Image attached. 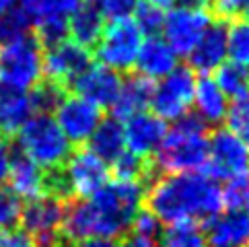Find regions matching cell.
<instances>
[{
  "label": "cell",
  "instance_id": "6da1fadb",
  "mask_svg": "<svg viewBox=\"0 0 249 247\" xmlns=\"http://www.w3.org/2000/svg\"><path fill=\"white\" fill-rule=\"evenodd\" d=\"M144 181L111 179L91 198L66 204L62 233L72 241L115 239L126 235L144 200Z\"/></svg>",
  "mask_w": 249,
  "mask_h": 247
},
{
  "label": "cell",
  "instance_id": "7a4b0ae2",
  "mask_svg": "<svg viewBox=\"0 0 249 247\" xmlns=\"http://www.w3.org/2000/svg\"><path fill=\"white\" fill-rule=\"evenodd\" d=\"M146 210L161 223H208L222 210V188L200 171L169 173L155 179L144 196Z\"/></svg>",
  "mask_w": 249,
  "mask_h": 247
},
{
  "label": "cell",
  "instance_id": "3957f363",
  "mask_svg": "<svg viewBox=\"0 0 249 247\" xmlns=\"http://www.w3.org/2000/svg\"><path fill=\"white\" fill-rule=\"evenodd\" d=\"M208 159V132L206 124L198 116H183L167 128L161 146L155 153V171L167 173H194L204 169Z\"/></svg>",
  "mask_w": 249,
  "mask_h": 247
},
{
  "label": "cell",
  "instance_id": "277c9868",
  "mask_svg": "<svg viewBox=\"0 0 249 247\" xmlns=\"http://www.w3.org/2000/svg\"><path fill=\"white\" fill-rule=\"evenodd\" d=\"M17 142L39 169L62 167L72 153V144L68 142L64 132L52 116L29 118L19 130Z\"/></svg>",
  "mask_w": 249,
  "mask_h": 247
},
{
  "label": "cell",
  "instance_id": "5b68a950",
  "mask_svg": "<svg viewBox=\"0 0 249 247\" xmlns=\"http://www.w3.org/2000/svg\"><path fill=\"white\" fill-rule=\"evenodd\" d=\"M142 46V33L132 17H118L103 27L99 41L95 43V56L99 64L115 72H126L136 66Z\"/></svg>",
  "mask_w": 249,
  "mask_h": 247
},
{
  "label": "cell",
  "instance_id": "8992f818",
  "mask_svg": "<svg viewBox=\"0 0 249 247\" xmlns=\"http://www.w3.org/2000/svg\"><path fill=\"white\" fill-rule=\"evenodd\" d=\"M212 179H249V144L229 128L214 130L208 136V159L202 169Z\"/></svg>",
  "mask_w": 249,
  "mask_h": 247
},
{
  "label": "cell",
  "instance_id": "52a82bcc",
  "mask_svg": "<svg viewBox=\"0 0 249 247\" xmlns=\"http://www.w3.org/2000/svg\"><path fill=\"white\" fill-rule=\"evenodd\" d=\"M41 46L37 37L29 33L27 37L0 50V78L6 85L27 91L41 78Z\"/></svg>",
  "mask_w": 249,
  "mask_h": 247
},
{
  "label": "cell",
  "instance_id": "ba28073f",
  "mask_svg": "<svg viewBox=\"0 0 249 247\" xmlns=\"http://www.w3.org/2000/svg\"><path fill=\"white\" fill-rule=\"evenodd\" d=\"M194 87L196 76L190 66H177L171 74L161 78L159 87L153 91V113L163 122L181 120L188 116V111L194 103Z\"/></svg>",
  "mask_w": 249,
  "mask_h": 247
},
{
  "label": "cell",
  "instance_id": "9c48e42d",
  "mask_svg": "<svg viewBox=\"0 0 249 247\" xmlns=\"http://www.w3.org/2000/svg\"><path fill=\"white\" fill-rule=\"evenodd\" d=\"M210 13L206 8H185L173 6L165 15L163 35L165 43L175 52V56H190L194 46L210 27Z\"/></svg>",
  "mask_w": 249,
  "mask_h": 247
},
{
  "label": "cell",
  "instance_id": "30bf717a",
  "mask_svg": "<svg viewBox=\"0 0 249 247\" xmlns=\"http://www.w3.org/2000/svg\"><path fill=\"white\" fill-rule=\"evenodd\" d=\"M66 181L72 198H91L109 181V167L89 148H76L64 163Z\"/></svg>",
  "mask_w": 249,
  "mask_h": 247
},
{
  "label": "cell",
  "instance_id": "8fae6325",
  "mask_svg": "<svg viewBox=\"0 0 249 247\" xmlns=\"http://www.w3.org/2000/svg\"><path fill=\"white\" fill-rule=\"evenodd\" d=\"M91 64V54L89 50L78 46L76 41H60L56 46L48 48V52L43 54L41 62V74L48 81H54L62 85L64 89H68L70 83L89 68Z\"/></svg>",
  "mask_w": 249,
  "mask_h": 247
},
{
  "label": "cell",
  "instance_id": "7c38bea8",
  "mask_svg": "<svg viewBox=\"0 0 249 247\" xmlns=\"http://www.w3.org/2000/svg\"><path fill=\"white\" fill-rule=\"evenodd\" d=\"M66 204L68 202H62L50 196H39L35 200H29L21 208V216H19L23 231L33 241L58 235L62 231V223H64Z\"/></svg>",
  "mask_w": 249,
  "mask_h": 247
},
{
  "label": "cell",
  "instance_id": "4fadbf2b",
  "mask_svg": "<svg viewBox=\"0 0 249 247\" xmlns=\"http://www.w3.org/2000/svg\"><path fill=\"white\" fill-rule=\"evenodd\" d=\"M56 122L70 144H85L101 124V109L76 95H66L56 109Z\"/></svg>",
  "mask_w": 249,
  "mask_h": 247
},
{
  "label": "cell",
  "instance_id": "5bb4252c",
  "mask_svg": "<svg viewBox=\"0 0 249 247\" xmlns=\"http://www.w3.org/2000/svg\"><path fill=\"white\" fill-rule=\"evenodd\" d=\"M70 87L74 89L76 97L97 105V107H111L115 97L120 93L122 78L115 70L103 64H89L87 70L78 74Z\"/></svg>",
  "mask_w": 249,
  "mask_h": 247
},
{
  "label": "cell",
  "instance_id": "9a60e30c",
  "mask_svg": "<svg viewBox=\"0 0 249 247\" xmlns=\"http://www.w3.org/2000/svg\"><path fill=\"white\" fill-rule=\"evenodd\" d=\"M165 134H167V124L148 111L136 113V116H132L124 124L126 151L140 159H146L153 153H157Z\"/></svg>",
  "mask_w": 249,
  "mask_h": 247
},
{
  "label": "cell",
  "instance_id": "2e32d148",
  "mask_svg": "<svg viewBox=\"0 0 249 247\" xmlns=\"http://www.w3.org/2000/svg\"><path fill=\"white\" fill-rule=\"evenodd\" d=\"M41 169L23 153L17 140H8V190L19 198L35 200L41 196Z\"/></svg>",
  "mask_w": 249,
  "mask_h": 247
},
{
  "label": "cell",
  "instance_id": "e0dca14e",
  "mask_svg": "<svg viewBox=\"0 0 249 247\" xmlns=\"http://www.w3.org/2000/svg\"><path fill=\"white\" fill-rule=\"evenodd\" d=\"M206 247H249V216L241 210H227L206 223Z\"/></svg>",
  "mask_w": 249,
  "mask_h": 247
},
{
  "label": "cell",
  "instance_id": "ac0fdd59",
  "mask_svg": "<svg viewBox=\"0 0 249 247\" xmlns=\"http://www.w3.org/2000/svg\"><path fill=\"white\" fill-rule=\"evenodd\" d=\"M190 68L198 70L202 74L214 72V70L225 64L227 58V25L225 21L210 23V27L204 31L200 41L190 52Z\"/></svg>",
  "mask_w": 249,
  "mask_h": 247
},
{
  "label": "cell",
  "instance_id": "d6986e66",
  "mask_svg": "<svg viewBox=\"0 0 249 247\" xmlns=\"http://www.w3.org/2000/svg\"><path fill=\"white\" fill-rule=\"evenodd\" d=\"M155 83L144 78L142 74H130L126 81L122 83L120 93L111 103V118L126 122L136 113L146 111L153 99Z\"/></svg>",
  "mask_w": 249,
  "mask_h": 247
},
{
  "label": "cell",
  "instance_id": "ffe728a7",
  "mask_svg": "<svg viewBox=\"0 0 249 247\" xmlns=\"http://www.w3.org/2000/svg\"><path fill=\"white\" fill-rule=\"evenodd\" d=\"M136 66L140 74L148 81H161L167 74H171L177 68V56L175 52L165 43L163 37L153 35V37L142 39V46L136 58Z\"/></svg>",
  "mask_w": 249,
  "mask_h": 247
},
{
  "label": "cell",
  "instance_id": "44dd1931",
  "mask_svg": "<svg viewBox=\"0 0 249 247\" xmlns=\"http://www.w3.org/2000/svg\"><path fill=\"white\" fill-rule=\"evenodd\" d=\"M31 118L27 91L0 81V136L11 138L19 134L23 124Z\"/></svg>",
  "mask_w": 249,
  "mask_h": 247
},
{
  "label": "cell",
  "instance_id": "7402d4cb",
  "mask_svg": "<svg viewBox=\"0 0 249 247\" xmlns=\"http://www.w3.org/2000/svg\"><path fill=\"white\" fill-rule=\"evenodd\" d=\"M194 103H196V116H198L204 124H220L227 118L229 103L227 97L218 89L214 78L208 74H202L196 78L194 87Z\"/></svg>",
  "mask_w": 249,
  "mask_h": 247
},
{
  "label": "cell",
  "instance_id": "603a6c76",
  "mask_svg": "<svg viewBox=\"0 0 249 247\" xmlns=\"http://www.w3.org/2000/svg\"><path fill=\"white\" fill-rule=\"evenodd\" d=\"M105 17L97 8L95 0H85L78 4V8L68 19V33L74 37V41L83 48H95L99 41L103 27H105Z\"/></svg>",
  "mask_w": 249,
  "mask_h": 247
},
{
  "label": "cell",
  "instance_id": "cb8c5ba5",
  "mask_svg": "<svg viewBox=\"0 0 249 247\" xmlns=\"http://www.w3.org/2000/svg\"><path fill=\"white\" fill-rule=\"evenodd\" d=\"M89 151H93L105 163H113L124 151H126V140H124V124L115 118L101 120V124L89 138Z\"/></svg>",
  "mask_w": 249,
  "mask_h": 247
},
{
  "label": "cell",
  "instance_id": "d4e9b609",
  "mask_svg": "<svg viewBox=\"0 0 249 247\" xmlns=\"http://www.w3.org/2000/svg\"><path fill=\"white\" fill-rule=\"evenodd\" d=\"M66 95L68 89H64L62 85L48 81V78H39V83L33 85L31 91L27 93L31 113H35V116H52V113H56Z\"/></svg>",
  "mask_w": 249,
  "mask_h": 247
},
{
  "label": "cell",
  "instance_id": "484cf974",
  "mask_svg": "<svg viewBox=\"0 0 249 247\" xmlns=\"http://www.w3.org/2000/svg\"><path fill=\"white\" fill-rule=\"evenodd\" d=\"M78 4H81V0H21V8L29 17L31 25L56 19V17L70 19Z\"/></svg>",
  "mask_w": 249,
  "mask_h": 247
},
{
  "label": "cell",
  "instance_id": "4316f807",
  "mask_svg": "<svg viewBox=\"0 0 249 247\" xmlns=\"http://www.w3.org/2000/svg\"><path fill=\"white\" fill-rule=\"evenodd\" d=\"M214 83L225 93L227 99L237 101L249 93V70L239 64H233V62H227V64H220L216 68Z\"/></svg>",
  "mask_w": 249,
  "mask_h": 247
},
{
  "label": "cell",
  "instance_id": "83f0119b",
  "mask_svg": "<svg viewBox=\"0 0 249 247\" xmlns=\"http://www.w3.org/2000/svg\"><path fill=\"white\" fill-rule=\"evenodd\" d=\"M159 247H206V237L196 223H175L161 233Z\"/></svg>",
  "mask_w": 249,
  "mask_h": 247
},
{
  "label": "cell",
  "instance_id": "f1b7e54d",
  "mask_svg": "<svg viewBox=\"0 0 249 247\" xmlns=\"http://www.w3.org/2000/svg\"><path fill=\"white\" fill-rule=\"evenodd\" d=\"M31 27L33 25L29 21V17L23 13L21 6L8 8L4 15H0V50L23 37H27L31 33Z\"/></svg>",
  "mask_w": 249,
  "mask_h": 247
},
{
  "label": "cell",
  "instance_id": "f546056e",
  "mask_svg": "<svg viewBox=\"0 0 249 247\" xmlns=\"http://www.w3.org/2000/svg\"><path fill=\"white\" fill-rule=\"evenodd\" d=\"M227 54L233 64L249 70V21H233L227 29Z\"/></svg>",
  "mask_w": 249,
  "mask_h": 247
},
{
  "label": "cell",
  "instance_id": "4dcf8cb0",
  "mask_svg": "<svg viewBox=\"0 0 249 247\" xmlns=\"http://www.w3.org/2000/svg\"><path fill=\"white\" fill-rule=\"evenodd\" d=\"M134 23H136V27L140 29V33L142 35H148V37H153V35H157L159 31L163 29V21H165V15H163V11L161 8H157V6H153V4H148V2H136V6H134Z\"/></svg>",
  "mask_w": 249,
  "mask_h": 247
},
{
  "label": "cell",
  "instance_id": "1f68e13d",
  "mask_svg": "<svg viewBox=\"0 0 249 247\" xmlns=\"http://www.w3.org/2000/svg\"><path fill=\"white\" fill-rule=\"evenodd\" d=\"M35 37H37L41 48H52L56 43L64 41L68 37V19H62V17H56V19H48L35 25Z\"/></svg>",
  "mask_w": 249,
  "mask_h": 247
},
{
  "label": "cell",
  "instance_id": "d6a6232c",
  "mask_svg": "<svg viewBox=\"0 0 249 247\" xmlns=\"http://www.w3.org/2000/svg\"><path fill=\"white\" fill-rule=\"evenodd\" d=\"M225 120L229 122V130L249 144V93L231 105Z\"/></svg>",
  "mask_w": 249,
  "mask_h": 247
},
{
  "label": "cell",
  "instance_id": "836d02e7",
  "mask_svg": "<svg viewBox=\"0 0 249 247\" xmlns=\"http://www.w3.org/2000/svg\"><path fill=\"white\" fill-rule=\"evenodd\" d=\"M21 198L0 185V229H15L21 216Z\"/></svg>",
  "mask_w": 249,
  "mask_h": 247
},
{
  "label": "cell",
  "instance_id": "e575fe53",
  "mask_svg": "<svg viewBox=\"0 0 249 247\" xmlns=\"http://www.w3.org/2000/svg\"><path fill=\"white\" fill-rule=\"evenodd\" d=\"M208 4L220 21H249V0H208Z\"/></svg>",
  "mask_w": 249,
  "mask_h": 247
},
{
  "label": "cell",
  "instance_id": "d590c367",
  "mask_svg": "<svg viewBox=\"0 0 249 247\" xmlns=\"http://www.w3.org/2000/svg\"><path fill=\"white\" fill-rule=\"evenodd\" d=\"M163 233L161 220H159L155 214H150L148 210H142V212L136 214L134 223H132V235H140L146 237V239H159Z\"/></svg>",
  "mask_w": 249,
  "mask_h": 247
},
{
  "label": "cell",
  "instance_id": "8d00e7d4",
  "mask_svg": "<svg viewBox=\"0 0 249 247\" xmlns=\"http://www.w3.org/2000/svg\"><path fill=\"white\" fill-rule=\"evenodd\" d=\"M247 183L249 179L227 181V185L222 188V206H227L229 210H241V206H245Z\"/></svg>",
  "mask_w": 249,
  "mask_h": 247
},
{
  "label": "cell",
  "instance_id": "74e56055",
  "mask_svg": "<svg viewBox=\"0 0 249 247\" xmlns=\"http://www.w3.org/2000/svg\"><path fill=\"white\" fill-rule=\"evenodd\" d=\"M136 2H138V0H95V4L101 11V15L109 17V19L130 17V13L134 11Z\"/></svg>",
  "mask_w": 249,
  "mask_h": 247
},
{
  "label": "cell",
  "instance_id": "f35d334b",
  "mask_svg": "<svg viewBox=\"0 0 249 247\" xmlns=\"http://www.w3.org/2000/svg\"><path fill=\"white\" fill-rule=\"evenodd\" d=\"M0 247H35L23 229H0Z\"/></svg>",
  "mask_w": 249,
  "mask_h": 247
},
{
  "label": "cell",
  "instance_id": "ab89813d",
  "mask_svg": "<svg viewBox=\"0 0 249 247\" xmlns=\"http://www.w3.org/2000/svg\"><path fill=\"white\" fill-rule=\"evenodd\" d=\"M8 140L0 136V183H4L8 177Z\"/></svg>",
  "mask_w": 249,
  "mask_h": 247
},
{
  "label": "cell",
  "instance_id": "60d3db41",
  "mask_svg": "<svg viewBox=\"0 0 249 247\" xmlns=\"http://www.w3.org/2000/svg\"><path fill=\"white\" fill-rule=\"evenodd\" d=\"M124 247H159V241L146 239V237H140V235H132V237H128V241Z\"/></svg>",
  "mask_w": 249,
  "mask_h": 247
},
{
  "label": "cell",
  "instance_id": "b9f144b4",
  "mask_svg": "<svg viewBox=\"0 0 249 247\" xmlns=\"http://www.w3.org/2000/svg\"><path fill=\"white\" fill-rule=\"evenodd\" d=\"M144 2L153 4L157 8H161V11H165V8H173L175 6V0H144Z\"/></svg>",
  "mask_w": 249,
  "mask_h": 247
},
{
  "label": "cell",
  "instance_id": "7bdbcfd3",
  "mask_svg": "<svg viewBox=\"0 0 249 247\" xmlns=\"http://www.w3.org/2000/svg\"><path fill=\"white\" fill-rule=\"evenodd\" d=\"M15 2H17V0H0V15H4L8 8H13Z\"/></svg>",
  "mask_w": 249,
  "mask_h": 247
},
{
  "label": "cell",
  "instance_id": "ee69618b",
  "mask_svg": "<svg viewBox=\"0 0 249 247\" xmlns=\"http://www.w3.org/2000/svg\"><path fill=\"white\" fill-rule=\"evenodd\" d=\"M245 206H247V216H249V183H247V194H245Z\"/></svg>",
  "mask_w": 249,
  "mask_h": 247
}]
</instances>
